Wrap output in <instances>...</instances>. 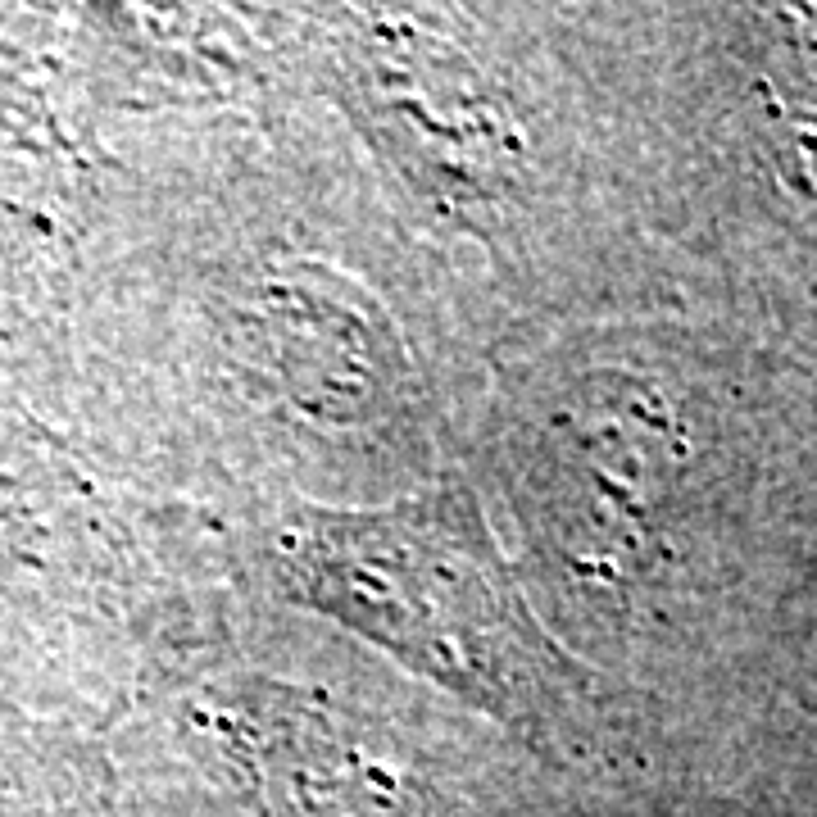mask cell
<instances>
[{
    "label": "cell",
    "instance_id": "1",
    "mask_svg": "<svg viewBox=\"0 0 817 817\" xmlns=\"http://www.w3.org/2000/svg\"><path fill=\"white\" fill-rule=\"evenodd\" d=\"M282 572L305 604L364 631L423 677L513 722L532 713L545 650L459 500L305 518L286 532Z\"/></svg>",
    "mask_w": 817,
    "mask_h": 817
},
{
    "label": "cell",
    "instance_id": "2",
    "mask_svg": "<svg viewBox=\"0 0 817 817\" xmlns=\"http://www.w3.org/2000/svg\"><path fill=\"white\" fill-rule=\"evenodd\" d=\"M373 141L436 205H486L513 187L522 141L463 50L414 23H368L345 46Z\"/></svg>",
    "mask_w": 817,
    "mask_h": 817
}]
</instances>
